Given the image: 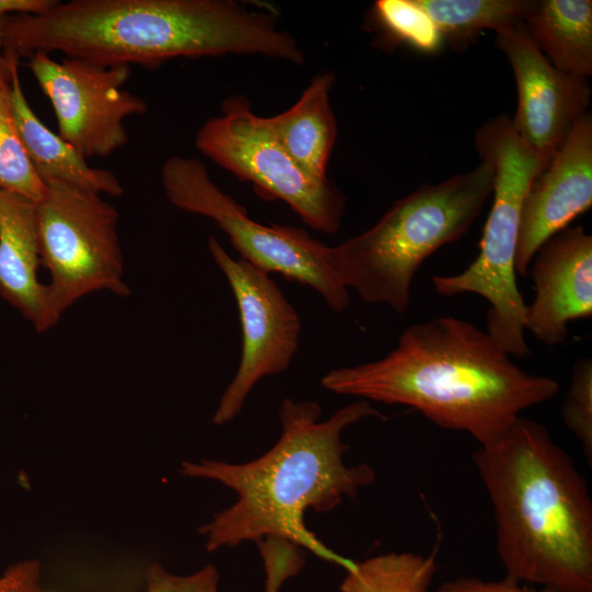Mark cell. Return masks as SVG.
Here are the masks:
<instances>
[{
    "mask_svg": "<svg viewBox=\"0 0 592 592\" xmlns=\"http://www.w3.org/2000/svg\"><path fill=\"white\" fill-rule=\"evenodd\" d=\"M320 415L321 407L315 401L284 399L278 411L281 436L260 457L238 464L182 463L183 476L217 481L237 493L234 504L200 528L207 551L276 537L345 570L354 563L307 528L305 513L331 511L375 480L367 464L345 463L349 445L342 434L362 419L382 414L361 399L327 420L319 421Z\"/></svg>",
    "mask_w": 592,
    "mask_h": 592,
    "instance_id": "cell-1",
    "label": "cell"
},
{
    "mask_svg": "<svg viewBox=\"0 0 592 592\" xmlns=\"http://www.w3.org/2000/svg\"><path fill=\"white\" fill-rule=\"evenodd\" d=\"M321 385L339 395L421 412L436 425L497 443L525 409L555 397L556 379L520 368L487 332L439 317L412 325L384 357L329 371Z\"/></svg>",
    "mask_w": 592,
    "mask_h": 592,
    "instance_id": "cell-2",
    "label": "cell"
},
{
    "mask_svg": "<svg viewBox=\"0 0 592 592\" xmlns=\"http://www.w3.org/2000/svg\"><path fill=\"white\" fill-rule=\"evenodd\" d=\"M3 47L19 57L64 53L102 65L157 67L177 57L258 54L304 61L270 11L234 0H73L1 19Z\"/></svg>",
    "mask_w": 592,
    "mask_h": 592,
    "instance_id": "cell-3",
    "label": "cell"
},
{
    "mask_svg": "<svg viewBox=\"0 0 592 592\" xmlns=\"http://www.w3.org/2000/svg\"><path fill=\"white\" fill-rule=\"evenodd\" d=\"M492 504L505 578L592 592V501L572 457L539 422L519 417L473 454Z\"/></svg>",
    "mask_w": 592,
    "mask_h": 592,
    "instance_id": "cell-4",
    "label": "cell"
},
{
    "mask_svg": "<svg viewBox=\"0 0 592 592\" xmlns=\"http://www.w3.org/2000/svg\"><path fill=\"white\" fill-rule=\"evenodd\" d=\"M493 179L492 167L480 160L468 172L423 184L396 201L367 230L329 247L332 272L362 300L405 314L420 265L466 235L492 193Z\"/></svg>",
    "mask_w": 592,
    "mask_h": 592,
    "instance_id": "cell-5",
    "label": "cell"
},
{
    "mask_svg": "<svg viewBox=\"0 0 592 592\" xmlns=\"http://www.w3.org/2000/svg\"><path fill=\"white\" fill-rule=\"evenodd\" d=\"M475 148L494 173L480 252L463 272L434 276L432 283L442 296L483 297L489 303L486 332L510 355L523 358L530 354L524 335L527 305L517 287L514 259L523 201L544 164L504 114L489 118L476 132Z\"/></svg>",
    "mask_w": 592,
    "mask_h": 592,
    "instance_id": "cell-6",
    "label": "cell"
},
{
    "mask_svg": "<svg viewBox=\"0 0 592 592\" xmlns=\"http://www.w3.org/2000/svg\"><path fill=\"white\" fill-rule=\"evenodd\" d=\"M161 182L174 206L214 220L229 237L240 259L311 287L335 312L349 307V289L338 281L328 262L329 247L307 231L253 220L242 205L212 181L205 166L195 158L173 156L166 160Z\"/></svg>",
    "mask_w": 592,
    "mask_h": 592,
    "instance_id": "cell-7",
    "label": "cell"
},
{
    "mask_svg": "<svg viewBox=\"0 0 592 592\" xmlns=\"http://www.w3.org/2000/svg\"><path fill=\"white\" fill-rule=\"evenodd\" d=\"M36 203L41 265L50 274L47 303L56 325L64 311L98 291L129 295L123 281L118 213L101 194L62 182L46 184Z\"/></svg>",
    "mask_w": 592,
    "mask_h": 592,
    "instance_id": "cell-8",
    "label": "cell"
},
{
    "mask_svg": "<svg viewBox=\"0 0 592 592\" xmlns=\"http://www.w3.org/2000/svg\"><path fill=\"white\" fill-rule=\"evenodd\" d=\"M195 145L216 164L253 183L261 194L284 201L309 227L328 235L340 229L345 209L342 192L328 179L307 174L243 96L225 100L221 115L202 125Z\"/></svg>",
    "mask_w": 592,
    "mask_h": 592,
    "instance_id": "cell-9",
    "label": "cell"
},
{
    "mask_svg": "<svg viewBox=\"0 0 592 592\" xmlns=\"http://www.w3.org/2000/svg\"><path fill=\"white\" fill-rule=\"evenodd\" d=\"M207 248L234 293L242 332L238 369L213 417L215 424L223 425L239 414L262 378L289 367L299 346L301 322L270 273L243 259H234L213 236Z\"/></svg>",
    "mask_w": 592,
    "mask_h": 592,
    "instance_id": "cell-10",
    "label": "cell"
},
{
    "mask_svg": "<svg viewBox=\"0 0 592 592\" xmlns=\"http://www.w3.org/2000/svg\"><path fill=\"white\" fill-rule=\"evenodd\" d=\"M29 67L50 100L58 135L82 157H105L125 146L124 119L144 114L146 102L124 88L128 65H102L82 58L56 61L33 54Z\"/></svg>",
    "mask_w": 592,
    "mask_h": 592,
    "instance_id": "cell-11",
    "label": "cell"
},
{
    "mask_svg": "<svg viewBox=\"0 0 592 592\" xmlns=\"http://www.w3.org/2000/svg\"><path fill=\"white\" fill-rule=\"evenodd\" d=\"M496 44L515 79L517 106L513 124L545 168L573 126L588 114V78L555 68L534 44L524 22L497 31Z\"/></svg>",
    "mask_w": 592,
    "mask_h": 592,
    "instance_id": "cell-12",
    "label": "cell"
},
{
    "mask_svg": "<svg viewBox=\"0 0 592 592\" xmlns=\"http://www.w3.org/2000/svg\"><path fill=\"white\" fill-rule=\"evenodd\" d=\"M592 205V117L588 113L531 182L523 201L514 259L527 275L537 250Z\"/></svg>",
    "mask_w": 592,
    "mask_h": 592,
    "instance_id": "cell-13",
    "label": "cell"
},
{
    "mask_svg": "<svg viewBox=\"0 0 592 592\" xmlns=\"http://www.w3.org/2000/svg\"><path fill=\"white\" fill-rule=\"evenodd\" d=\"M528 273L535 295L525 330L546 345L561 344L570 321L592 315V236L582 226L559 231L537 250Z\"/></svg>",
    "mask_w": 592,
    "mask_h": 592,
    "instance_id": "cell-14",
    "label": "cell"
},
{
    "mask_svg": "<svg viewBox=\"0 0 592 592\" xmlns=\"http://www.w3.org/2000/svg\"><path fill=\"white\" fill-rule=\"evenodd\" d=\"M39 265L36 203L0 189V296L44 332L55 323Z\"/></svg>",
    "mask_w": 592,
    "mask_h": 592,
    "instance_id": "cell-15",
    "label": "cell"
},
{
    "mask_svg": "<svg viewBox=\"0 0 592 592\" xmlns=\"http://www.w3.org/2000/svg\"><path fill=\"white\" fill-rule=\"evenodd\" d=\"M4 54L10 72V99L15 126L43 183L62 182L101 195H123L124 189L113 172L89 166L84 157L42 123L22 89L18 70L20 57L7 49Z\"/></svg>",
    "mask_w": 592,
    "mask_h": 592,
    "instance_id": "cell-16",
    "label": "cell"
},
{
    "mask_svg": "<svg viewBox=\"0 0 592 592\" xmlns=\"http://www.w3.org/2000/svg\"><path fill=\"white\" fill-rule=\"evenodd\" d=\"M331 73H321L288 110L266 123L289 157L310 177L327 180L326 170L337 138L331 109Z\"/></svg>",
    "mask_w": 592,
    "mask_h": 592,
    "instance_id": "cell-17",
    "label": "cell"
},
{
    "mask_svg": "<svg viewBox=\"0 0 592 592\" xmlns=\"http://www.w3.org/2000/svg\"><path fill=\"white\" fill-rule=\"evenodd\" d=\"M524 23L555 68L582 78L592 75L591 0H536Z\"/></svg>",
    "mask_w": 592,
    "mask_h": 592,
    "instance_id": "cell-18",
    "label": "cell"
},
{
    "mask_svg": "<svg viewBox=\"0 0 592 592\" xmlns=\"http://www.w3.org/2000/svg\"><path fill=\"white\" fill-rule=\"evenodd\" d=\"M535 1L415 0L455 50L466 48L483 30L497 32L524 22Z\"/></svg>",
    "mask_w": 592,
    "mask_h": 592,
    "instance_id": "cell-19",
    "label": "cell"
},
{
    "mask_svg": "<svg viewBox=\"0 0 592 592\" xmlns=\"http://www.w3.org/2000/svg\"><path fill=\"white\" fill-rule=\"evenodd\" d=\"M435 573L433 556L391 551L354 561L340 592H429Z\"/></svg>",
    "mask_w": 592,
    "mask_h": 592,
    "instance_id": "cell-20",
    "label": "cell"
},
{
    "mask_svg": "<svg viewBox=\"0 0 592 592\" xmlns=\"http://www.w3.org/2000/svg\"><path fill=\"white\" fill-rule=\"evenodd\" d=\"M0 189L34 203L42 201L47 190L31 163L15 126L10 77L0 84Z\"/></svg>",
    "mask_w": 592,
    "mask_h": 592,
    "instance_id": "cell-21",
    "label": "cell"
},
{
    "mask_svg": "<svg viewBox=\"0 0 592 592\" xmlns=\"http://www.w3.org/2000/svg\"><path fill=\"white\" fill-rule=\"evenodd\" d=\"M374 16L387 36L397 43L426 54L442 47V33L415 0H378Z\"/></svg>",
    "mask_w": 592,
    "mask_h": 592,
    "instance_id": "cell-22",
    "label": "cell"
},
{
    "mask_svg": "<svg viewBox=\"0 0 592 592\" xmlns=\"http://www.w3.org/2000/svg\"><path fill=\"white\" fill-rule=\"evenodd\" d=\"M566 426L583 447L589 464H592V360L579 358L572 368L570 385L561 407Z\"/></svg>",
    "mask_w": 592,
    "mask_h": 592,
    "instance_id": "cell-23",
    "label": "cell"
},
{
    "mask_svg": "<svg viewBox=\"0 0 592 592\" xmlns=\"http://www.w3.org/2000/svg\"><path fill=\"white\" fill-rule=\"evenodd\" d=\"M218 572L213 566L190 574H175L151 563L146 570L145 592H218Z\"/></svg>",
    "mask_w": 592,
    "mask_h": 592,
    "instance_id": "cell-24",
    "label": "cell"
},
{
    "mask_svg": "<svg viewBox=\"0 0 592 592\" xmlns=\"http://www.w3.org/2000/svg\"><path fill=\"white\" fill-rule=\"evenodd\" d=\"M41 576V563L36 559L14 562L0 574V592H42Z\"/></svg>",
    "mask_w": 592,
    "mask_h": 592,
    "instance_id": "cell-25",
    "label": "cell"
},
{
    "mask_svg": "<svg viewBox=\"0 0 592 592\" xmlns=\"http://www.w3.org/2000/svg\"><path fill=\"white\" fill-rule=\"evenodd\" d=\"M439 592H558L544 588L534 590L524 588L520 582L508 578L502 580H483L477 577H460L444 582Z\"/></svg>",
    "mask_w": 592,
    "mask_h": 592,
    "instance_id": "cell-26",
    "label": "cell"
},
{
    "mask_svg": "<svg viewBox=\"0 0 592 592\" xmlns=\"http://www.w3.org/2000/svg\"><path fill=\"white\" fill-rule=\"evenodd\" d=\"M262 559L265 571L263 592H280L283 583L300 570L297 559L285 550H267Z\"/></svg>",
    "mask_w": 592,
    "mask_h": 592,
    "instance_id": "cell-27",
    "label": "cell"
},
{
    "mask_svg": "<svg viewBox=\"0 0 592 592\" xmlns=\"http://www.w3.org/2000/svg\"><path fill=\"white\" fill-rule=\"evenodd\" d=\"M56 0H0V18L15 14L37 15L49 11Z\"/></svg>",
    "mask_w": 592,
    "mask_h": 592,
    "instance_id": "cell-28",
    "label": "cell"
},
{
    "mask_svg": "<svg viewBox=\"0 0 592 592\" xmlns=\"http://www.w3.org/2000/svg\"><path fill=\"white\" fill-rule=\"evenodd\" d=\"M1 19L2 18H0V84L3 81L8 80L10 77L8 60L4 54V47L2 43V36H1Z\"/></svg>",
    "mask_w": 592,
    "mask_h": 592,
    "instance_id": "cell-29",
    "label": "cell"
}]
</instances>
